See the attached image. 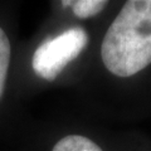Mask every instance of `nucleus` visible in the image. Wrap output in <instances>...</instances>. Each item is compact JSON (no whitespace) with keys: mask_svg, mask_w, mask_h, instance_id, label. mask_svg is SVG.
Listing matches in <instances>:
<instances>
[{"mask_svg":"<svg viewBox=\"0 0 151 151\" xmlns=\"http://www.w3.org/2000/svg\"><path fill=\"white\" fill-rule=\"evenodd\" d=\"M101 58L117 77H131L151 64V0H129L108 27Z\"/></svg>","mask_w":151,"mask_h":151,"instance_id":"1","label":"nucleus"},{"mask_svg":"<svg viewBox=\"0 0 151 151\" xmlns=\"http://www.w3.org/2000/svg\"><path fill=\"white\" fill-rule=\"evenodd\" d=\"M88 34L82 27H72L38 45L32 58L33 70L45 81H54L58 74L84 50Z\"/></svg>","mask_w":151,"mask_h":151,"instance_id":"2","label":"nucleus"},{"mask_svg":"<svg viewBox=\"0 0 151 151\" xmlns=\"http://www.w3.org/2000/svg\"><path fill=\"white\" fill-rule=\"evenodd\" d=\"M52 151H102V149L86 136L68 135L60 139Z\"/></svg>","mask_w":151,"mask_h":151,"instance_id":"3","label":"nucleus"},{"mask_svg":"<svg viewBox=\"0 0 151 151\" xmlns=\"http://www.w3.org/2000/svg\"><path fill=\"white\" fill-rule=\"evenodd\" d=\"M10 58H12L10 42H9L6 33L0 27V100H1L4 89H5L8 72H9V67H10Z\"/></svg>","mask_w":151,"mask_h":151,"instance_id":"4","label":"nucleus"},{"mask_svg":"<svg viewBox=\"0 0 151 151\" xmlns=\"http://www.w3.org/2000/svg\"><path fill=\"white\" fill-rule=\"evenodd\" d=\"M107 1L103 0H77L72 1V12L77 18L87 19L97 15L106 8Z\"/></svg>","mask_w":151,"mask_h":151,"instance_id":"5","label":"nucleus"}]
</instances>
